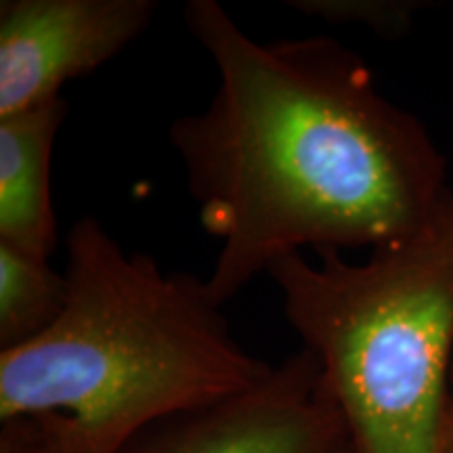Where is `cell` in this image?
<instances>
[{
    "label": "cell",
    "instance_id": "7a4b0ae2",
    "mask_svg": "<svg viewBox=\"0 0 453 453\" xmlns=\"http://www.w3.org/2000/svg\"><path fill=\"white\" fill-rule=\"evenodd\" d=\"M65 248L64 313L0 350V422L36 418L61 453H120L273 367L242 347L206 280L127 252L93 214L70 226Z\"/></svg>",
    "mask_w": 453,
    "mask_h": 453
},
{
    "label": "cell",
    "instance_id": "52a82bcc",
    "mask_svg": "<svg viewBox=\"0 0 453 453\" xmlns=\"http://www.w3.org/2000/svg\"><path fill=\"white\" fill-rule=\"evenodd\" d=\"M67 277L49 258L0 243V350L30 342L64 313Z\"/></svg>",
    "mask_w": 453,
    "mask_h": 453
},
{
    "label": "cell",
    "instance_id": "ba28073f",
    "mask_svg": "<svg viewBox=\"0 0 453 453\" xmlns=\"http://www.w3.org/2000/svg\"><path fill=\"white\" fill-rule=\"evenodd\" d=\"M288 4L326 24L359 26L387 38L405 34L422 11L416 0H290Z\"/></svg>",
    "mask_w": 453,
    "mask_h": 453
},
{
    "label": "cell",
    "instance_id": "5b68a950",
    "mask_svg": "<svg viewBox=\"0 0 453 453\" xmlns=\"http://www.w3.org/2000/svg\"><path fill=\"white\" fill-rule=\"evenodd\" d=\"M156 0H3L0 118L61 97L151 26Z\"/></svg>",
    "mask_w": 453,
    "mask_h": 453
},
{
    "label": "cell",
    "instance_id": "30bf717a",
    "mask_svg": "<svg viewBox=\"0 0 453 453\" xmlns=\"http://www.w3.org/2000/svg\"><path fill=\"white\" fill-rule=\"evenodd\" d=\"M437 453H453V367H451V378H449V390H447L445 410H443V416H441Z\"/></svg>",
    "mask_w": 453,
    "mask_h": 453
},
{
    "label": "cell",
    "instance_id": "277c9868",
    "mask_svg": "<svg viewBox=\"0 0 453 453\" xmlns=\"http://www.w3.org/2000/svg\"><path fill=\"white\" fill-rule=\"evenodd\" d=\"M120 453H353L347 424L307 349L263 380L145 428Z\"/></svg>",
    "mask_w": 453,
    "mask_h": 453
},
{
    "label": "cell",
    "instance_id": "3957f363",
    "mask_svg": "<svg viewBox=\"0 0 453 453\" xmlns=\"http://www.w3.org/2000/svg\"><path fill=\"white\" fill-rule=\"evenodd\" d=\"M290 254L269 277L315 357L353 453H437L453 367V194L361 263Z\"/></svg>",
    "mask_w": 453,
    "mask_h": 453
},
{
    "label": "cell",
    "instance_id": "6da1fadb",
    "mask_svg": "<svg viewBox=\"0 0 453 453\" xmlns=\"http://www.w3.org/2000/svg\"><path fill=\"white\" fill-rule=\"evenodd\" d=\"M183 17L219 84L170 143L220 243L206 277L220 307L290 254L405 240L453 194L428 128L336 38L257 41L217 0H189Z\"/></svg>",
    "mask_w": 453,
    "mask_h": 453
},
{
    "label": "cell",
    "instance_id": "8992f818",
    "mask_svg": "<svg viewBox=\"0 0 453 453\" xmlns=\"http://www.w3.org/2000/svg\"><path fill=\"white\" fill-rule=\"evenodd\" d=\"M65 116L59 97L0 118V243L38 258L57 248L50 162Z\"/></svg>",
    "mask_w": 453,
    "mask_h": 453
},
{
    "label": "cell",
    "instance_id": "9c48e42d",
    "mask_svg": "<svg viewBox=\"0 0 453 453\" xmlns=\"http://www.w3.org/2000/svg\"><path fill=\"white\" fill-rule=\"evenodd\" d=\"M0 453H61L36 418L0 422Z\"/></svg>",
    "mask_w": 453,
    "mask_h": 453
}]
</instances>
